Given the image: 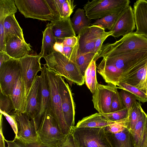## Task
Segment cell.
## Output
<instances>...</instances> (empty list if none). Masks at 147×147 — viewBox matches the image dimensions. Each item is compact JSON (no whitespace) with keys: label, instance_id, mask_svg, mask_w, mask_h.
<instances>
[{"label":"cell","instance_id":"40","mask_svg":"<svg viewBox=\"0 0 147 147\" xmlns=\"http://www.w3.org/2000/svg\"><path fill=\"white\" fill-rule=\"evenodd\" d=\"M125 108L119 93L117 91L114 94L112 98L110 113L119 111Z\"/></svg>","mask_w":147,"mask_h":147},{"label":"cell","instance_id":"32","mask_svg":"<svg viewBox=\"0 0 147 147\" xmlns=\"http://www.w3.org/2000/svg\"><path fill=\"white\" fill-rule=\"evenodd\" d=\"M17 8L13 0H0V20L10 15H15Z\"/></svg>","mask_w":147,"mask_h":147},{"label":"cell","instance_id":"3","mask_svg":"<svg viewBox=\"0 0 147 147\" xmlns=\"http://www.w3.org/2000/svg\"><path fill=\"white\" fill-rule=\"evenodd\" d=\"M45 66L50 93V103L47 110L56 119L63 133L66 135L71 131V129L65 121L62 110L58 74Z\"/></svg>","mask_w":147,"mask_h":147},{"label":"cell","instance_id":"33","mask_svg":"<svg viewBox=\"0 0 147 147\" xmlns=\"http://www.w3.org/2000/svg\"><path fill=\"white\" fill-rule=\"evenodd\" d=\"M96 56V54L94 52L84 54L78 53L76 58V63L82 74L84 76L86 69Z\"/></svg>","mask_w":147,"mask_h":147},{"label":"cell","instance_id":"15","mask_svg":"<svg viewBox=\"0 0 147 147\" xmlns=\"http://www.w3.org/2000/svg\"><path fill=\"white\" fill-rule=\"evenodd\" d=\"M106 32L101 26L96 25L90 26L82 29L78 35L80 54L94 52L97 39Z\"/></svg>","mask_w":147,"mask_h":147},{"label":"cell","instance_id":"13","mask_svg":"<svg viewBox=\"0 0 147 147\" xmlns=\"http://www.w3.org/2000/svg\"><path fill=\"white\" fill-rule=\"evenodd\" d=\"M117 87L109 83L106 85L98 83L93 94L92 101L94 108L101 114L110 113V107L113 96L117 91Z\"/></svg>","mask_w":147,"mask_h":147},{"label":"cell","instance_id":"31","mask_svg":"<svg viewBox=\"0 0 147 147\" xmlns=\"http://www.w3.org/2000/svg\"><path fill=\"white\" fill-rule=\"evenodd\" d=\"M142 109L140 103L137 101L128 111V119L127 128L130 131L134 129L140 117Z\"/></svg>","mask_w":147,"mask_h":147},{"label":"cell","instance_id":"1","mask_svg":"<svg viewBox=\"0 0 147 147\" xmlns=\"http://www.w3.org/2000/svg\"><path fill=\"white\" fill-rule=\"evenodd\" d=\"M147 49V37L135 32L123 36L114 43L103 45L94 60Z\"/></svg>","mask_w":147,"mask_h":147},{"label":"cell","instance_id":"47","mask_svg":"<svg viewBox=\"0 0 147 147\" xmlns=\"http://www.w3.org/2000/svg\"><path fill=\"white\" fill-rule=\"evenodd\" d=\"M3 115L0 113V147H5V139L2 131V121Z\"/></svg>","mask_w":147,"mask_h":147},{"label":"cell","instance_id":"44","mask_svg":"<svg viewBox=\"0 0 147 147\" xmlns=\"http://www.w3.org/2000/svg\"><path fill=\"white\" fill-rule=\"evenodd\" d=\"M0 112L5 117L13 129L15 134V136H16L18 134V129L17 122L14 117L12 115L4 112Z\"/></svg>","mask_w":147,"mask_h":147},{"label":"cell","instance_id":"46","mask_svg":"<svg viewBox=\"0 0 147 147\" xmlns=\"http://www.w3.org/2000/svg\"><path fill=\"white\" fill-rule=\"evenodd\" d=\"M63 46L74 47L78 43V36H74L65 38L62 42Z\"/></svg>","mask_w":147,"mask_h":147},{"label":"cell","instance_id":"24","mask_svg":"<svg viewBox=\"0 0 147 147\" xmlns=\"http://www.w3.org/2000/svg\"><path fill=\"white\" fill-rule=\"evenodd\" d=\"M97 71L106 82L117 86L119 82L122 72L114 66L101 61L97 67Z\"/></svg>","mask_w":147,"mask_h":147},{"label":"cell","instance_id":"18","mask_svg":"<svg viewBox=\"0 0 147 147\" xmlns=\"http://www.w3.org/2000/svg\"><path fill=\"white\" fill-rule=\"evenodd\" d=\"M41 74L39 76L40 108L38 113L34 121L37 129L47 110L50 101L49 86L46 73L45 65L42 67Z\"/></svg>","mask_w":147,"mask_h":147},{"label":"cell","instance_id":"23","mask_svg":"<svg viewBox=\"0 0 147 147\" xmlns=\"http://www.w3.org/2000/svg\"><path fill=\"white\" fill-rule=\"evenodd\" d=\"M10 96L14 107V111L25 112L26 98L24 84L21 73L14 83Z\"/></svg>","mask_w":147,"mask_h":147},{"label":"cell","instance_id":"34","mask_svg":"<svg viewBox=\"0 0 147 147\" xmlns=\"http://www.w3.org/2000/svg\"><path fill=\"white\" fill-rule=\"evenodd\" d=\"M121 13L111 14L96 20L90 26L98 25L105 30L107 29L110 30Z\"/></svg>","mask_w":147,"mask_h":147},{"label":"cell","instance_id":"26","mask_svg":"<svg viewBox=\"0 0 147 147\" xmlns=\"http://www.w3.org/2000/svg\"><path fill=\"white\" fill-rule=\"evenodd\" d=\"M3 26L5 45L9 39L14 36L18 37L22 40H25L22 29L16 18L15 15H10L6 17L4 20Z\"/></svg>","mask_w":147,"mask_h":147},{"label":"cell","instance_id":"10","mask_svg":"<svg viewBox=\"0 0 147 147\" xmlns=\"http://www.w3.org/2000/svg\"><path fill=\"white\" fill-rule=\"evenodd\" d=\"M42 56L38 55H28L20 59L21 75L24 82L26 98L31 87L38 73L41 71L40 62Z\"/></svg>","mask_w":147,"mask_h":147},{"label":"cell","instance_id":"2","mask_svg":"<svg viewBox=\"0 0 147 147\" xmlns=\"http://www.w3.org/2000/svg\"><path fill=\"white\" fill-rule=\"evenodd\" d=\"M44 58L46 62L45 65L49 69L78 85L84 84L85 77L82 74L76 61L55 51Z\"/></svg>","mask_w":147,"mask_h":147},{"label":"cell","instance_id":"36","mask_svg":"<svg viewBox=\"0 0 147 147\" xmlns=\"http://www.w3.org/2000/svg\"><path fill=\"white\" fill-rule=\"evenodd\" d=\"M54 16V20L63 18V5L66 0H45Z\"/></svg>","mask_w":147,"mask_h":147},{"label":"cell","instance_id":"39","mask_svg":"<svg viewBox=\"0 0 147 147\" xmlns=\"http://www.w3.org/2000/svg\"><path fill=\"white\" fill-rule=\"evenodd\" d=\"M102 115L109 120L117 121L127 118L128 113L127 110L125 108L119 111Z\"/></svg>","mask_w":147,"mask_h":147},{"label":"cell","instance_id":"27","mask_svg":"<svg viewBox=\"0 0 147 147\" xmlns=\"http://www.w3.org/2000/svg\"><path fill=\"white\" fill-rule=\"evenodd\" d=\"M130 131L134 138L135 147H141L147 134V114L143 109L134 129Z\"/></svg>","mask_w":147,"mask_h":147},{"label":"cell","instance_id":"4","mask_svg":"<svg viewBox=\"0 0 147 147\" xmlns=\"http://www.w3.org/2000/svg\"><path fill=\"white\" fill-rule=\"evenodd\" d=\"M129 0L88 1L84 7L88 18L97 20L107 16L121 12L129 6Z\"/></svg>","mask_w":147,"mask_h":147},{"label":"cell","instance_id":"52","mask_svg":"<svg viewBox=\"0 0 147 147\" xmlns=\"http://www.w3.org/2000/svg\"><path fill=\"white\" fill-rule=\"evenodd\" d=\"M146 94L147 95V89H146Z\"/></svg>","mask_w":147,"mask_h":147},{"label":"cell","instance_id":"14","mask_svg":"<svg viewBox=\"0 0 147 147\" xmlns=\"http://www.w3.org/2000/svg\"><path fill=\"white\" fill-rule=\"evenodd\" d=\"M59 92L62 110L65 121L71 129L74 126L75 106L72 94L68 84L58 74Z\"/></svg>","mask_w":147,"mask_h":147},{"label":"cell","instance_id":"8","mask_svg":"<svg viewBox=\"0 0 147 147\" xmlns=\"http://www.w3.org/2000/svg\"><path fill=\"white\" fill-rule=\"evenodd\" d=\"M147 58L133 65L122 73L119 82L134 86L146 94L147 89Z\"/></svg>","mask_w":147,"mask_h":147},{"label":"cell","instance_id":"28","mask_svg":"<svg viewBox=\"0 0 147 147\" xmlns=\"http://www.w3.org/2000/svg\"><path fill=\"white\" fill-rule=\"evenodd\" d=\"M42 45L40 53L42 57L44 58L55 51L54 46L57 41L53 36L51 28L48 25H47L44 31L42 32Z\"/></svg>","mask_w":147,"mask_h":147},{"label":"cell","instance_id":"35","mask_svg":"<svg viewBox=\"0 0 147 147\" xmlns=\"http://www.w3.org/2000/svg\"><path fill=\"white\" fill-rule=\"evenodd\" d=\"M117 86L122 90H126L133 94L135 96L136 99L140 101L143 102H147V95L138 88L123 82L119 83Z\"/></svg>","mask_w":147,"mask_h":147},{"label":"cell","instance_id":"43","mask_svg":"<svg viewBox=\"0 0 147 147\" xmlns=\"http://www.w3.org/2000/svg\"><path fill=\"white\" fill-rule=\"evenodd\" d=\"M113 33V31H109L106 32L98 38L97 40L95 45V47L94 53L96 54L100 49L103 43L105 40L109 36H111Z\"/></svg>","mask_w":147,"mask_h":147},{"label":"cell","instance_id":"29","mask_svg":"<svg viewBox=\"0 0 147 147\" xmlns=\"http://www.w3.org/2000/svg\"><path fill=\"white\" fill-rule=\"evenodd\" d=\"M71 21L74 30L78 35L82 29L91 25L90 20L86 16L84 9L80 8L76 11Z\"/></svg>","mask_w":147,"mask_h":147},{"label":"cell","instance_id":"7","mask_svg":"<svg viewBox=\"0 0 147 147\" xmlns=\"http://www.w3.org/2000/svg\"><path fill=\"white\" fill-rule=\"evenodd\" d=\"M19 11L25 18L42 21L54 19L53 13L45 0H14Z\"/></svg>","mask_w":147,"mask_h":147},{"label":"cell","instance_id":"30","mask_svg":"<svg viewBox=\"0 0 147 147\" xmlns=\"http://www.w3.org/2000/svg\"><path fill=\"white\" fill-rule=\"evenodd\" d=\"M96 61L93 60L90 63L85 71L84 75L86 85L93 94L98 83L96 76Z\"/></svg>","mask_w":147,"mask_h":147},{"label":"cell","instance_id":"45","mask_svg":"<svg viewBox=\"0 0 147 147\" xmlns=\"http://www.w3.org/2000/svg\"><path fill=\"white\" fill-rule=\"evenodd\" d=\"M8 146L7 147H28L27 143L15 137L12 141H8L5 139Z\"/></svg>","mask_w":147,"mask_h":147},{"label":"cell","instance_id":"25","mask_svg":"<svg viewBox=\"0 0 147 147\" xmlns=\"http://www.w3.org/2000/svg\"><path fill=\"white\" fill-rule=\"evenodd\" d=\"M116 122L108 120L98 113L84 117L79 121L75 127L77 128H103L113 124Z\"/></svg>","mask_w":147,"mask_h":147},{"label":"cell","instance_id":"51","mask_svg":"<svg viewBox=\"0 0 147 147\" xmlns=\"http://www.w3.org/2000/svg\"><path fill=\"white\" fill-rule=\"evenodd\" d=\"M141 147H147V134H146L143 143Z\"/></svg>","mask_w":147,"mask_h":147},{"label":"cell","instance_id":"49","mask_svg":"<svg viewBox=\"0 0 147 147\" xmlns=\"http://www.w3.org/2000/svg\"><path fill=\"white\" fill-rule=\"evenodd\" d=\"M63 45L62 42H56L54 46L55 51L59 52L63 55Z\"/></svg>","mask_w":147,"mask_h":147},{"label":"cell","instance_id":"11","mask_svg":"<svg viewBox=\"0 0 147 147\" xmlns=\"http://www.w3.org/2000/svg\"><path fill=\"white\" fill-rule=\"evenodd\" d=\"M11 115L15 117L17 125L18 132L15 137L27 143L38 140L34 121L33 119L30 120L31 119L26 112L14 111Z\"/></svg>","mask_w":147,"mask_h":147},{"label":"cell","instance_id":"5","mask_svg":"<svg viewBox=\"0 0 147 147\" xmlns=\"http://www.w3.org/2000/svg\"><path fill=\"white\" fill-rule=\"evenodd\" d=\"M78 147H112L104 128L71 129Z\"/></svg>","mask_w":147,"mask_h":147},{"label":"cell","instance_id":"22","mask_svg":"<svg viewBox=\"0 0 147 147\" xmlns=\"http://www.w3.org/2000/svg\"><path fill=\"white\" fill-rule=\"evenodd\" d=\"M133 9L136 28L135 32L147 37V1H137Z\"/></svg>","mask_w":147,"mask_h":147},{"label":"cell","instance_id":"53","mask_svg":"<svg viewBox=\"0 0 147 147\" xmlns=\"http://www.w3.org/2000/svg\"></svg>","mask_w":147,"mask_h":147},{"label":"cell","instance_id":"41","mask_svg":"<svg viewBox=\"0 0 147 147\" xmlns=\"http://www.w3.org/2000/svg\"><path fill=\"white\" fill-rule=\"evenodd\" d=\"M76 5L73 0H66L63 5V18L70 17Z\"/></svg>","mask_w":147,"mask_h":147},{"label":"cell","instance_id":"17","mask_svg":"<svg viewBox=\"0 0 147 147\" xmlns=\"http://www.w3.org/2000/svg\"><path fill=\"white\" fill-rule=\"evenodd\" d=\"M147 57V49L103 58L104 63L112 65L122 72L135 63Z\"/></svg>","mask_w":147,"mask_h":147},{"label":"cell","instance_id":"9","mask_svg":"<svg viewBox=\"0 0 147 147\" xmlns=\"http://www.w3.org/2000/svg\"><path fill=\"white\" fill-rule=\"evenodd\" d=\"M127 127L126 122L121 120L103 127L112 147H135L132 135Z\"/></svg>","mask_w":147,"mask_h":147},{"label":"cell","instance_id":"50","mask_svg":"<svg viewBox=\"0 0 147 147\" xmlns=\"http://www.w3.org/2000/svg\"><path fill=\"white\" fill-rule=\"evenodd\" d=\"M11 58L5 52L0 51V65L4 62L8 60Z\"/></svg>","mask_w":147,"mask_h":147},{"label":"cell","instance_id":"12","mask_svg":"<svg viewBox=\"0 0 147 147\" xmlns=\"http://www.w3.org/2000/svg\"><path fill=\"white\" fill-rule=\"evenodd\" d=\"M19 59L11 58L0 65V91L10 96L15 81L20 74Z\"/></svg>","mask_w":147,"mask_h":147},{"label":"cell","instance_id":"37","mask_svg":"<svg viewBox=\"0 0 147 147\" xmlns=\"http://www.w3.org/2000/svg\"><path fill=\"white\" fill-rule=\"evenodd\" d=\"M0 112L8 114L13 110L15 108L10 96L3 93L0 91Z\"/></svg>","mask_w":147,"mask_h":147},{"label":"cell","instance_id":"21","mask_svg":"<svg viewBox=\"0 0 147 147\" xmlns=\"http://www.w3.org/2000/svg\"><path fill=\"white\" fill-rule=\"evenodd\" d=\"M32 47L30 43L14 36L6 43L5 52L11 58L19 59L29 55L32 50Z\"/></svg>","mask_w":147,"mask_h":147},{"label":"cell","instance_id":"6","mask_svg":"<svg viewBox=\"0 0 147 147\" xmlns=\"http://www.w3.org/2000/svg\"><path fill=\"white\" fill-rule=\"evenodd\" d=\"M38 140L49 147H58L66 135L55 118L47 110L37 130Z\"/></svg>","mask_w":147,"mask_h":147},{"label":"cell","instance_id":"42","mask_svg":"<svg viewBox=\"0 0 147 147\" xmlns=\"http://www.w3.org/2000/svg\"><path fill=\"white\" fill-rule=\"evenodd\" d=\"M58 147H78L71 131L59 142Z\"/></svg>","mask_w":147,"mask_h":147},{"label":"cell","instance_id":"20","mask_svg":"<svg viewBox=\"0 0 147 147\" xmlns=\"http://www.w3.org/2000/svg\"><path fill=\"white\" fill-rule=\"evenodd\" d=\"M39 76H37L26 97L25 112L34 120L40 108Z\"/></svg>","mask_w":147,"mask_h":147},{"label":"cell","instance_id":"16","mask_svg":"<svg viewBox=\"0 0 147 147\" xmlns=\"http://www.w3.org/2000/svg\"><path fill=\"white\" fill-rule=\"evenodd\" d=\"M136 26L133 9L129 5L121 12L110 31L113 32L112 36L118 38L133 33Z\"/></svg>","mask_w":147,"mask_h":147},{"label":"cell","instance_id":"54","mask_svg":"<svg viewBox=\"0 0 147 147\" xmlns=\"http://www.w3.org/2000/svg\"></svg>","mask_w":147,"mask_h":147},{"label":"cell","instance_id":"38","mask_svg":"<svg viewBox=\"0 0 147 147\" xmlns=\"http://www.w3.org/2000/svg\"><path fill=\"white\" fill-rule=\"evenodd\" d=\"M119 93L125 107L128 111L137 101L135 96L130 92L123 90Z\"/></svg>","mask_w":147,"mask_h":147},{"label":"cell","instance_id":"19","mask_svg":"<svg viewBox=\"0 0 147 147\" xmlns=\"http://www.w3.org/2000/svg\"><path fill=\"white\" fill-rule=\"evenodd\" d=\"M47 25L51 28L57 42H62L65 38L76 36L70 17L53 20Z\"/></svg>","mask_w":147,"mask_h":147},{"label":"cell","instance_id":"48","mask_svg":"<svg viewBox=\"0 0 147 147\" xmlns=\"http://www.w3.org/2000/svg\"><path fill=\"white\" fill-rule=\"evenodd\" d=\"M27 144L28 147H49L43 143L39 140L34 142L27 143Z\"/></svg>","mask_w":147,"mask_h":147}]
</instances>
